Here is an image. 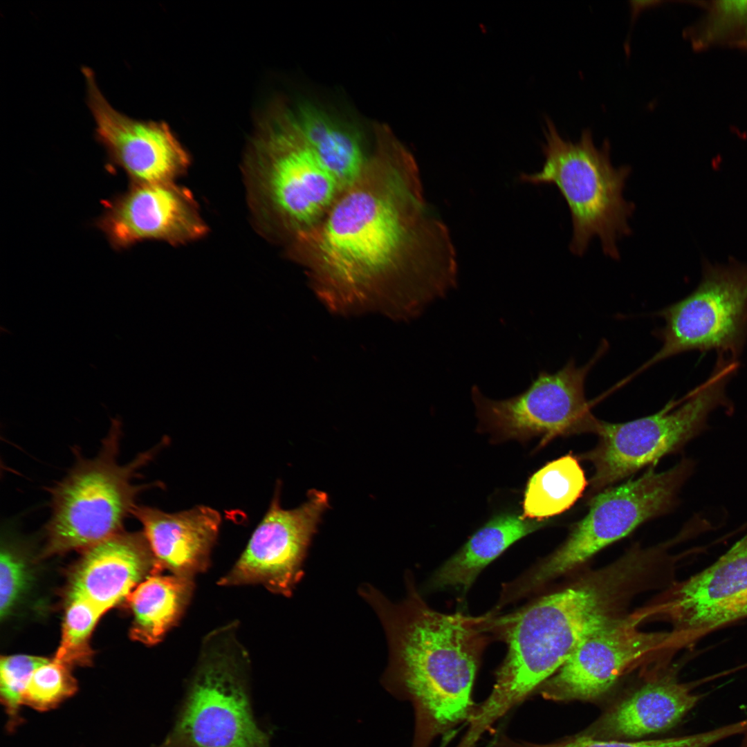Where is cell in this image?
<instances>
[{
  "mask_svg": "<svg viewBox=\"0 0 747 747\" xmlns=\"http://www.w3.org/2000/svg\"><path fill=\"white\" fill-rule=\"evenodd\" d=\"M636 625V619L611 620L584 640L537 690L544 699L556 702L593 701L647 653L663 645L681 646L674 631L647 633Z\"/></svg>",
  "mask_w": 747,
  "mask_h": 747,
  "instance_id": "obj_13",
  "label": "cell"
},
{
  "mask_svg": "<svg viewBox=\"0 0 747 747\" xmlns=\"http://www.w3.org/2000/svg\"><path fill=\"white\" fill-rule=\"evenodd\" d=\"M293 110L306 144L343 191L360 175L370 156L365 155L359 133L311 103Z\"/></svg>",
  "mask_w": 747,
  "mask_h": 747,
  "instance_id": "obj_21",
  "label": "cell"
},
{
  "mask_svg": "<svg viewBox=\"0 0 747 747\" xmlns=\"http://www.w3.org/2000/svg\"><path fill=\"white\" fill-rule=\"evenodd\" d=\"M704 13L683 35L697 51L726 48L747 50V0L694 1Z\"/></svg>",
  "mask_w": 747,
  "mask_h": 747,
  "instance_id": "obj_24",
  "label": "cell"
},
{
  "mask_svg": "<svg viewBox=\"0 0 747 747\" xmlns=\"http://www.w3.org/2000/svg\"><path fill=\"white\" fill-rule=\"evenodd\" d=\"M249 205L260 231L288 239L317 224L342 192L306 144L293 109L275 104L243 163Z\"/></svg>",
  "mask_w": 747,
  "mask_h": 747,
  "instance_id": "obj_4",
  "label": "cell"
},
{
  "mask_svg": "<svg viewBox=\"0 0 747 747\" xmlns=\"http://www.w3.org/2000/svg\"><path fill=\"white\" fill-rule=\"evenodd\" d=\"M82 73L95 138L132 183L174 182L187 171L190 156L167 123L136 120L119 112L101 93L92 70L84 67Z\"/></svg>",
  "mask_w": 747,
  "mask_h": 747,
  "instance_id": "obj_14",
  "label": "cell"
},
{
  "mask_svg": "<svg viewBox=\"0 0 747 747\" xmlns=\"http://www.w3.org/2000/svg\"><path fill=\"white\" fill-rule=\"evenodd\" d=\"M548 520L530 519L510 513L494 517L437 569L429 587L452 589L464 596L486 566L515 542L546 526Z\"/></svg>",
  "mask_w": 747,
  "mask_h": 747,
  "instance_id": "obj_20",
  "label": "cell"
},
{
  "mask_svg": "<svg viewBox=\"0 0 747 747\" xmlns=\"http://www.w3.org/2000/svg\"><path fill=\"white\" fill-rule=\"evenodd\" d=\"M739 366L737 360L718 354L710 376L679 402L625 423L598 418L593 433L598 442L579 456L593 466L589 497L680 451L708 429V418L714 410L722 407L730 412L732 404L726 387Z\"/></svg>",
  "mask_w": 747,
  "mask_h": 747,
  "instance_id": "obj_7",
  "label": "cell"
},
{
  "mask_svg": "<svg viewBox=\"0 0 747 747\" xmlns=\"http://www.w3.org/2000/svg\"><path fill=\"white\" fill-rule=\"evenodd\" d=\"M661 349L643 369L690 351H716L737 360L747 340V265L704 260L702 277L688 296L661 310Z\"/></svg>",
  "mask_w": 747,
  "mask_h": 747,
  "instance_id": "obj_10",
  "label": "cell"
},
{
  "mask_svg": "<svg viewBox=\"0 0 747 747\" xmlns=\"http://www.w3.org/2000/svg\"><path fill=\"white\" fill-rule=\"evenodd\" d=\"M77 690V683L69 666L53 659L33 672L24 693L23 705L40 712L48 711Z\"/></svg>",
  "mask_w": 747,
  "mask_h": 747,
  "instance_id": "obj_27",
  "label": "cell"
},
{
  "mask_svg": "<svg viewBox=\"0 0 747 747\" xmlns=\"http://www.w3.org/2000/svg\"><path fill=\"white\" fill-rule=\"evenodd\" d=\"M193 578L155 572L126 598L133 620L130 635L147 645L160 642L181 620L192 597Z\"/></svg>",
  "mask_w": 747,
  "mask_h": 747,
  "instance_id": "obj_22",
  "label": "cell"
},
{
  "mask_svg": "<svg viewBox=\"0 0 747 747\" xmlns=\"http://www.w3.org/2000/svg\"><path fill=\"white\" fill-rule=\"evenodd\" d=\"M588 486L578 459L568 454L539 469L528 480L523 501V516L548 520L569 510Z\"/></svg>",
  "mask_w": 747,
  "mask_h": 747,
  "instance_id": "obj_23",
  "label": "cell"
},
{
  "mask_svg": "<svg viewBox=\"0 0 747 747\" xmlns=\"http://www.w3.org/2000/svg\"><path fill=\"white\" fill-rule=\"evenodd\" d=\"M26 582L25 564L10 547L1 548L0 556V616L8 615Z\"/></svg>",
  "mask_w": 747,
  "mask_h": 747,
  "instance_id": "obj_29",
  "label": "cell"
},
{
  "mask_svg": "<svg viewBox=\"0 0 747 747\" xmlns=\"http://www.w3.org/2000/svg\"><path fill=\"white\" fill-rule=\"evenodd\" d=\"M602 353L582 367L571 360L554 374L541 371L526 390L508 399H490L474 386L479 428L497 441L539 437L541 446L556 437L593 433L598 418L590 411L584 382Z\"/></svg>",
  "mask_w": 747,
  "mask_h": 747,
  "instance_id": "obj_11",
  "label": "cell"
},
{
  "mask_svg": "<svg viewBox=\"0 0 747 747\" xmlns=\"http://www.w3.org/2000/svg\"><path fill=\"white\" fill-rule=\"evenodd\" d=\"M695 465L693 459L684 458L665 470L650 467L640 476L592 496L587 513L572 526L564 542L537 566L506 583L508 596L514 601L525 597L646 522L670 512Z\"/></svg>",
  "mask_w": 747,
  "mask_h": 747,
  "instance_id": "obj_8",
  "label": "cell"
},
{
  "mask_svg": "<svg viewBox=\"0 0 747 747\" xmlns=\"http://www.w3.org/2000/svg\"><path fill=\"white\" fill-rule=\"evenodd\" d=\"M406 598L392 603L371 587L362 594L378 614L388 638L387 685L409 701L412 747H430L470 719L472 689L491 634L488 612L472 616L431 608L408 580Z\"/></svg>",
  "mask_w": 747,
  "mask_h": 747,
  "instance_id": "obj_2",
  "label": "cell"
},
{
  "mask_svg": "<svg viewBox=\"0 0 747 747\" xmlns=\"http://www.w3.org/2000/svg\"><path fill=\"white\" fill-rule=\"evenodd\" d=\"M155 572L160 571L143 533L121 531L84 550L73 573L68 596L85 599L106 612Z\"/></svg>",
  "mask_w": 747,
  "mask_h": 747,
  "instance_id": "obj_17",
  "label": "cell"
},
{
  "mask_svg": "<svg viewBox=\"0 0 747 747\" xmlns=\"http://www.w3.org/2000/svg\"><path fill=\"white\" fill-rule=\"evenodd\" d=\"M279 490L243 552L218 581L222 587L261 584L290 596L302 577V566L321 517L329 506L326 492L311 490L294 509L279 504Z\"/></svg>",
  "mask_w": 747,
  "mask_h": 747,
  "instance_id": "obj_12",
  "label": "cell"
},
{
  "mask_svg": "<svg viewBox=\"0 0 747 747\" xmlns=\"http://www.w3.org/2000/svg\"><path fill=\"white\" fill-rule=\"evenodd\" d=\"M724 739L720 728L692 735L651 740L602 739L582 733L553 741L536 742L497 731L488 747H710Z\"/></svg>",
  "mask_w": 747,
  "mask_h": 747,
  "instance_id": "obj_25",
  "label": "cell"
},
{
  "mask_svg": "<svg viewBox=\"0 0 747 747\" xmlns=\"http://www.w3.org/2000/svg\"><path fill=\"white\" fill-rule=\"evenodd\" d=\"M97 226L116 249L145 240L187 243L208 230L192 192L174 182L132 183L106 203Z\"/></svg>",
  "mask_w": 747,
  "mask_h": 747,
  "instance_id": "obj_15",
  "label": "cell"
},
{
  "mask_svg": "<svg viewBox=\"0 0 747 747\" xmlns=\"http://www.w3.org/2000/svg\"><path fill=\"white\" fill-rule=\"evenodd\" d=\"M250 667L237 623L206 635L174 725L155 747H270L252 711Z\"/></svg>",
  "mask_w": 747,
  "mask_h": 747,
  "instance_id": "obj_5",
  "label": "cell"
},
{
  "mask_svg": "<svg viewBox=\"0 0 747 747\" xmlns=\"http://www.w3.org/2000/svg\"><path fill=\"white\" fill-rule=\"evenodd\" d=\"M121 425L113 420L97 456L79 459L51 490V515L46 526L47 555L86 549L122 531L138 494L148 486L132 481L159 448L131 462L118 461Z\"/></svg>",
  "mask_w": 747,
  "mask_h": 747,
  "instance_id": "obj_9",
  "label": "cell"
},
{
  "mask_svg": "<svg viewBox=\"0 0 747 747\" xmlns=\"http://www.w3.org/2000/svg\"><path fill=\"white\" fill-rule=\"evenodd\" d=\"M611 620L605 594L590 583L550 593L504 615L489 611V631L505 642L507 652L492 690L476 704L468 732L481 738Z\"/></svg>",
  "mask_w": 747,
  "mask_h": 747,
  "instance_id": "obj_3",
  "label": "cell"
},
{
  "mask_svg": "<svg viewBox=\"0 0 747 747\" xmlns=\"http://www.w3.org/2000/svg\"><path fill=\"white\" fill-rule=\"evenodd\" d=\"M663 611L685 645L747 617V533L714 563L676 584Z\"/></svg>",
  "mask_w": 747,
  "mask_h": 747,
  "instance_id": "obj_16",
  "label": "cell"
},
{
  "mask_svg": "<svg viewBox=\"0 0 747 747\" xmlns=\"http://www.w3.org/2000/svg\"><path fill=\"white\" fill-rule=\"evenodd\" d=\"M48 661L24 654L1 657L0 697L8 716V730H14L21 723L20 709L23 705V696L33 672Z\"/></svg>",
  "mask_w": 747,
  "mask_h": 747,
  "instance_id": "obj_28",
  "label": "cell"
},
{
  "mask_svg": "<svg viewBox=\"0 0 747 747\" xmlns=\"http://www.w3.org/2000/svg\"><path fill=\"white\" fill-rule=\"evenodd\" d=\"M104 613L85 599L68 596L60 645L54 659L69 667L89 664L92 655L89 638Z\"/></svg>",
  "mask_w": 747,
  "mask_h": 747,
  "instance_id": "obj_26",
  "label": "cell"
},
{
  "mask_svg": "<svg viewBox=\"0 0 747 747\" xmlns=\"http://www.w3.org/2000/svg\"><path fill=\"white\" fill-rule=\"evenodd\" d=\"M692 685L667 675L651 681L615 704L584 733L598 739L629 740L677 725L701 699Z\"/></svg>",
  "mask_w": 747,
  "mask_h": 747,
  "instance_id": "obj_19",
  "label": "cell"
},
{
  "mask_svg": "<svg viewBox=\"0 0 747 747\" xmlns=\"http://www.w3.org/2000/svg\"><path fill=\"white\" fill-rule=\"evenodd\" d=\"M544 133L542 169L522 173L519 180L557 187L571 215L569 248L573 255L582 256L591 241L598 237L604 254L619 259L617 241L631 234L628 221L635 210L634 204L623 197L631 167H615L609 142L605 140L597 147L589 129L582 131L579 140L573 142L563 138L548 119Z\"/></svg>",
  "mask_w": 747,
  "mask_h": 747,
  "instance_id": "obj_6",
  "label": "cell"
},
{
  "mask_svg": "<svg viewBox=\"0 0 747 747\" xmlns=\"http://www.w3.org/2000/svg\"><path fill=\"white\" fill-rule=\"evenodd\" d=\"M132 514L155 557L158 569L194 578L208 569L221 522L218 511L205 506L174 513L136 506Z\"/></svg>",
  "mask_w": 747,
  "mask_h": 747,
  "instance_id": "obj_18",
  "label": "cell"
},
{
  "mask_svg": "<svg viewBox=\"0 0 747 747\" xmlns=\"http://www.w3.org/2000/svg\"><path fill=\"white\" fill-rule=\"evenodd\" d=\"M375 136L360 175L289 254L333 311L410 318L456 286L457 255L413 155L389 129Z\"/></svg>",
  "mask_w": 747,
  "mask_h": 747,
  "instance_id": "obj_1",
  "label": "cell"
}]
</instances>
